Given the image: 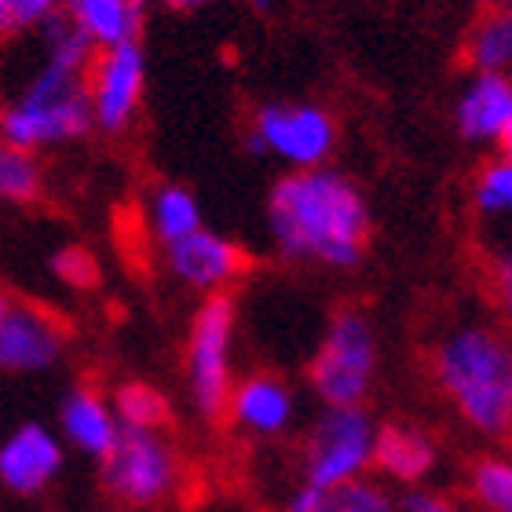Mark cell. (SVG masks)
<instances>
[{
    "mask_svg": "<svg viewBox=\"0 0 512 512\" xmlns=\"http://www.w3.org/2000/svg\"><path fill=\"white\" fill-rule=\"evenodd\" d=\"M322 512H399V498L381 480L366 476V480L344 483L337 491H326Z\"/></svg>",
    "mask_w": 512,
    "mask_h": 512,
    "instance_id": "25",
    "label": "cell"
},
{
    "mask_svg": "<svg viewBox=\"0 0 512 512\" xmlns=\"http://www.w3.org/2000/svg\"><path fill=\"white\" fill-rule=\"evenodd\" d=\"M150 4H158V0H136V8L143 11V15H147V8H150Z\"/></svg>",
    "mask_w": 512,
    "mask_h": 512,
    "instance_id": "35",
    "label": "cell"
},
{
    "mask_svg": "<svg viewBox=\"0 0 512 512\" xmlns=\"http://www.w3.org/2000/svg\"><path fill=\"white\" fill-rule=\"evenodd\" d=\"M41 37H44V63L66 66V70H77V74H88V70H92L96 44L88 41L85 33L77 30L63 11L44 22Z\"/></svg>",
    "mask_w": 512,
    "mask_h": 512,
    "instance_id": "22",
    "label": "cell"
},
{
    "mask_svg": "<svg viewBox=\"0 0 512 512\" xmlns=\"http://www.w3.org/2000/svg\"><path fill=\"white\" fill-rule=\"evenodd\" d=\"M399 512H476L469 505L450 502L447 494L428 491V487H410V491L399 498Z\"/></svg>",
    "mask_w": 512,
    "mask_h": 512,
    "instance_id": "29",
    "label": "cell"
},
{
    "mask_svg": "<svg viewBox=\"0 0 512 512\" xmlns=\"http://www.w3.org/2000/svg\"><path fill=\"white\" fill-rule=\"evenodd\" d=\"M505 15H509V22H512V0H509V4H505Z\"/></svg>",
    "mask_w": 512,
    "mask_h": 512,
    "instance_id": "37",
    "label": "cell"
},
{
    "mask_svg": "<svg viewBox=\"0 0 512 512\" xmlns=\"http://www.w3.org/2000/svg\"><path fill=\"white\" fill-rule=\"evenodd\" d=\"M469 63L476 74H509L512 70V22L505 11H487L469 33Z\"/></svg>",
    "mask_w": 512,
    "mask_h": 512,
    "instance_id": "20",
    "label": "cell"
},
{
    "mask_svg": "<svg viewBox=\"0 0 512 512\" xmlns=\"http://www.w3.org/2000/svg\"><path fill=\"white\" fill-rule=\"evenodd\" d=\"M469 4H476V8H498V4H509V0H469Z\"/></svg>",
    "mask_w": 512,
    "mask_h": 512,
    "instance_id": "32",
    "label": "cell"
},
{
    "mask_svg": "<svg viewBox=\"0 0 512 512\" xmlns=\"http://www.w3.org/2000/svg\"><path fill=\"white\" fill-rule=\"evenodd\" d=\"M172 8H183V11H194V8H205V4H213V0H169Z\"/></svg>",
    "mask_w": 512,
    "mask_h": 512,
    "instance_id": "31",
    "label": "cell"
},
{
    "mask_svg": "<svg viewBox=\"0 0 512 512\" xmlns=\"http://www.w3.org/2000/svg\"><path fill=\"white\" fill-rule=\"evenodd\" d=\"M253 8H260V11H267V8H271V0H253Z\"/></svg>",
    "mask_w": 512,
    "mask_h": 512,
    "instance_id": "36",
    "label": "cell"
},
{
    "mask_svg": "<svg viewBox=\"0 0 512 512\" xmlns=\"http://www.w3.org/2000/svg\"><path fill=\"white\" fill-rule=\"evenodd\" d=\"M66 348L63 326L37 308L11 304L0 319V370L4 374H48Z\"/></svg>",
    "mask_w": 512,
    "mask_h": 512,
    "instance_id": "13",
    "label": "cell"
},
{
    "mask_svg": "<svg viewBox=\"0 0 512 512\" xmlns=\"http://www.w3.org/2000/svg\"><path fill=\"white\" fill-rule=\"evenodd\" d=\"M44 194V172L37 154L0 143V202L33 205Z\"/></svg>",
    "mask_w": 512,
    "mask_h": 512,
    "instance_id": "21",
    "label": "cell"
},
{
    "mask_svg": "<svg viewBox=\"0 0 512 512\" xmlns=\"http://www.w3.org/2000/svg\"><path fill=\"white\" fill-rule=\"evenodd\" d=\"M96 128L88 103V74L44 63L22 88V96L0 114V143L19 150L59 147L74 143Z\"/></svg>",
    "mask_w": 512,
    "mask_h": 512,
    "instance_id": "3",
    "label": "cell"
},
{
    "mask_svg": "<svg viewBox=\"0 0 512 512\" xmlns=\"http://www.w3.org/2000/svg\"><path fill=\"white\" fill-rule=\"evenodd\" d=\"M110 406L121 432H161L172 421L169 395L150 381H121L110 392Z\"/></svg>",
    "mask_w": 512,
    "mask_h": 512,
    "instance_id": "19",
    "label": "cell"
},
{
    "mask_svg": "<svg viewBox=\"0 0 512 512\" xmlns=\"http://www.w3.org/2000/svg\"><path fill=\"white\" fill-rule=\"evenodd\" d=\"M99 480L125 509H154L180 487V450L165 432H121L118 447L99 461Z\"/></svg>",
    "mask_w": 512,
    "mask_h": 512,
    "instance_id": "7",
    "label": "cell"
},
{
    "mask_svg": "<svg viewBox=\"0 0 512 512\" xmlns=\"http://www.w3.org/2000/svg\"><path fill=\"white\" fill-rule=\"evenodd\" d=\"M143 92H147V55L139 41L96 52L88 70V103H92L96 128L125 132L136 121Z\"/></svg>",
    "mask_w": 512,
    "mask_h": 512,
    "instance_id": "9",
    "label": "cell"
},
{
    "mask_svg": "<svg viewBox=\"0 0 512 512\" xmlns=\"http://www.w3.org/2000/svg\"><path fill=\"white\" fill-rule=\"evenodd\" d=\"M52 275L70 289H92L99 282V260L85 246H59L48 260Z\"/></svg>",
    "mask_w": 512,
    "mask_h": 512,
    "instance_id": "27",
    "label": "cell"
},
{
    "mask_svg": "<svg viewBox=\"0 0 512 512\" xmlns=\"http://www.w3.org/2000/svg\"><path fill=\"white\" fill-rule=\"evenodd\" d=\"M374 469L388 483L399 487H421V483L439 469V443L432 432L410 421H392V425H377L374 443Z\"/></svg>",
    "mask_w": 512,
    "mask_h": 512,
    "instance_id": "16",
    "label": "cell"
},
{
    "mask_svg": "<svg viewBox=\"0 0 512 512\" xmlns=\"http://www.w3.org/2000/svg\"><path fill=\"white\" fill-rule=\"evenodd\" d=\"M491 297L505 322V333L512 337V246L502 249V253H494L491 260Z\"/></svg>",
    "mask_w": 512,
    "mask_h": 512,
    "instance_id": "28",
    "label": "cell"
},
{
    "mask_svg": "<svg viewBox=\"0 0 512 512\" xmlns=\"http://www.w3.org/2000/svg\"><path fill=\"white\" fill-rule=\"evenodd\" d=\"M66 443L41 421H22L0 443V487L19 498H37L63 476Z\"/></svg>",
    "mask_w": 512,
    "mask_h": 512,
    "instance_id": "11",
    "label": "cell"
},
{
    "mask_svg": "<svg viewBox=\"0 0 512 512\" xmlns=\"http://www.w3.org/2000/svg\"><path fill=\"white\" fill-rule=\"evenodd\" d=\"M469 494L476 512H512V458L487 454L472 465Z\"/></svg>",
    "mask_w": 512,
    "mask_h": 512,
    "instance_id": "23",
    "label": "cell"
},
{
    "mask_svg": "<svg viewBox=\"0 0 512 512\" xmlns=\"http://www.w3.org/2000/svg\"><path fill=\"white\" fill-rule=\"evenodd\" d=\"M147 224H150V235L169 249L205 227L202 202H198V194H194L191 187H183V183H161L158 191L150 194Z\"/></svg>",
    "mask_w": 512,
    "mask_h": 512,
    "instance_id": "18",
    "label": "cell"
},
{
    "mask_svg": "<svg viewBox=\"0 0 512 512\" xmlns=\"http://www.w3.org/2000/svg\"><path fill=\"white\" fill-rule=\"evenodd\" d=\"M224 417L249 439H282L300 417L297 388L278 374L235 377Z\"/></svg>",
    "mask_w": 512,
    "mask_h": 512,
    "instance_id": "12",
    "label": "cell"
},
{
    "mask_svg": "<svg viewBox=\"0 0 512 512\" xmlns=\"http://www.w3.org/2000/svg\"><path fill=\"white\" fill-rule=\"evenodd\" d=\"M264 220L271 246L286 260L333 271H348L363 260L374 224L363 187L330 165L275 180Z\"/></svg>",
    "mask_w": 512,
    "mask_h": 512,
    "instance_id": "1",
    "label": "cell"
},
{
    "mask_svg": "<svg viewBox=\"0 0 512 512\" xmlns=\"http://www.w3.org/2000/svg\"><path fill=\"white\" fill-rule=\"evenodd\" d=\"M253 150L289 172L322 169L337 150V121L319 103H267L253 118Z\"/></svg>",
    "mask_w": 512,
    "mask_h": 512,
    "instance_id": "8",
    "label": "cell"
},
{
    "mask_svg": "<svg viewBox=\"0 0 512 512\" xmlns=\"http://www.w3.org/2000/svg\"><path fill=\"white\" fill-rule=\"evenodd\" d=\"M377 421L366 406H322L300 447V483L337 491L374 469Z\"/></svg>",
    "mask_w": 512,
    "mask_h": 512,
    "instance_id": "6",
    "label": "cell"
},
{
    "mask_svg": "<svg viewBox=\"0 0 512 512\" xmlns=\"http://www.w3.org/2000/svg\"><path fill=\"white\" fill-rule=\"evenodd\" d=\"M165 267L180 286L194 289L202 297H220L246 275L249 256L235 238L220 235L213 227H202L191 238L165 249Z\"/></svg>",
    "mask_w": 512,
    "mask_h": 512,
    "instance_id": "10",
    "label": "cell"
},
{
    "mask_svg": "<svg viewBox=\"0 0 512 512\" xmlns=\"http://www.w3.org/2000/svg\"><path fill=\"white\" fill-rule=\"evenodd\" d=\"M63 15L96 44V52L139 41L143 11L136 0H63Z\"/></svg>",
    "mask_w": 512,
    "mask_h": 512,
    "instance_id": "17",
    "label": "cell"
},
{
    "mask_svg": "<svg viewBox=\"0 0 512 512\" xmlns=\"http://www.w3.org/2000/svg\"><path fill=\"white\" fill-rule=\"evenodd\" d=\"M322 498H326V491H315L308 483H297L286 494V502H282L278 512H322Z\"/></svg>",
    "mask_w": 512,
    "mask_h": 512,
    "instance_id": "30",
    "label": "cell"
},
{
    "mask_svg": "<svg viewBox=\"0 0 512 512\" xmlns=\"http://www.w3.org/2000/svg\"><path fill=\"white\" fill-rule=\"evenodd\" d=\"M502 154L512 161V132H509V139H505V143H502Z\"/></svg>",
    "mask_w": 512,
    "mask_h": 512,
    "instance_id": "34",
    "label": "cell"
},
{
    "mask_svg": "<svg viewBox=\"0 0 512 512\" xmlns=\"http://www.w3.org/2000/svg\"><path fill=\"white\" fill-rule=\"evenodd\" d=\"M454 125L461 139L476 147L498 143L502 147L512 132V77L509 74H472V81L461 88Z\"/></svg>",
    "mask_w": 512,
    "mask_h": 512,
    "instance_id": "15",
    "label": "cell"
},
{
    "mask_svg": "<svg viewBox=\"0 0 512 512\" xmlns=\"http://www.w3.org/2000/svg\"><path fill=\"white\" fill-rule=\"evenodd\" d=\"M59 439L92 461L107 458L121 439L110 395H103L92 384H74L59 403Z\"/></svg>",
    "mask_w": 512,
    "mask_h": 512,
    "instance_id": "14",
    "label": "cell"
},
{
    "mask_svg": "<svg viewBox=\"0 0 512 512\" xmlns=\"http://www.w3.org/2000/svg\"><path fill=\"white\" fill-rule=\"evenodd\" d=\"M235 337L238 304L231 293L205 297L198 304L183 348V381L191 410L202 421H220L227 410V395L235 388Z\"/></svg>",
    "mask_w": 512,
    "mask_h": 512,
    "instance_id": "5",
    "label": "cell"
},
{
    "mask_svg": "<svg viewBox=\"0 0 512 512\" xmlns=\"http://www.w3.org/2000/svg\"><path fill=\"white\" fill-rule=\"evenodd\" d=\"M59 11H63V0H0V37L41 30Z\"/></svg>",
    "mask_w": 512,
    "mask_h": 512,
    "instance_id": "26",
    "label": "cell"
},
{
    "mask_svg": "<svg viewBox=\"0 0 512 512\" xmlns=\"http://www.w3.org/2000/svg\"><path fill=\"white\" fill-rule=\"evenodd\" d=\"M472 205L483 220H512V161L491 158L472 183Z\"/></svg>",
    "mask_w": 512,
    "mask_h": 512,
    "instance_id": "24",
    "label": "cell"
},
{
    "mask_svg": "<svg viewBox=\"0 0 512 512\" xmlns=\"http://www.w3.org/2000/svg\"><path fill=\"white\" fill-rule=\"evenodd\" d=\"M381 374V337L370 315L341 308L326 322L308 363V388L322 406H366Z\"/></svg>",
    "mask_w": 512,
    "mask_h": 512,
    "instance_id": "4",
    "label": "cell"
},
{
    "mask_svg": "<svg viewBox=\"0 0 512 512\" xmlns=\"http://www.w3.org/2000/svg\"><path fill=\"white\" fill-rule=\"evenodd\" d=\"M432 381L458 421L480 439L512 436V337L487 322H461L432 348Z\"/></svg>",
    "mask_w": 512,
    "mask_h": 512,
    "instance_id": "2",
    "label": "cell"
},
{
    "mask_svg": "<svg viewBox=\"0 0 512 512\" xmlns=\"http://www.w3.org/2000/svg\"><path fill=\"white\" fill-rule=\"evenodd\" d=\"M8 308H11V300L4 297V293H0V319H4V315H8Z\"/></svg>",
    "mask_w": 512,
    "mask_h": 512,
    "instance_id": "33",
    "label": "cell"
}]
</instances>
